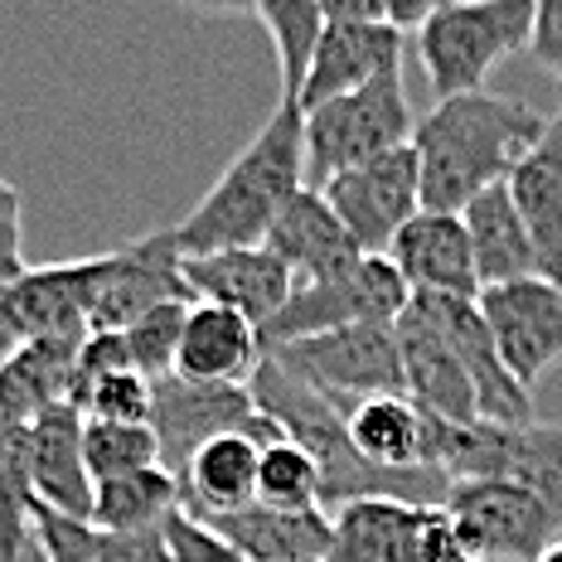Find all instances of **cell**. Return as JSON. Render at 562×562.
I'll return each mask as SVG.
<instances>
[{
	"instance_id": "1f68e13d",
	"label": "cell",
	"mask_w": 562,
	"mask_h": 562,
	"mask_svg": "<svg viewBox=\"0 0 562 562\" xmlns=\"http://www.w3.org/2000/svg\"><path fill=\"white\" fill-rule=\"evenodd\" d=\"M83 456H88L92 485H98V480L156 471L160 437L150 422H92V417H83Z\"/></svg>"
},
{
	"instance_id": "e575fe53",
	"label": "cell",
	"mask_w": 562,
	"mask_h": 562,
	"mask_svg": "<svg viewBox=\"0 0 562 562\" xmlns=\"http://www.w3.org/2000/svg\"><path fill=\"white\" fill-rule=\"evenodd\" d=\"M166 548H170V562H248L214 524L190 514L184 505L166 519Z\"/></svg>"
},
{
	"instance_id": "7bdbcfd3",
	"label": "cell",
	"mask_w": 562,
	"mask_h": 562,
	"mask_svg": "<svg viewBox=\"0 0 562 562\" xmlns=\"http://www.w3.org/2000/svg\"><path fill=\"white\" fill-rule=\"evenodd\" d=\"M15 349H20V335L10 330V325H5V315H0V369L10 364V355H15Z\"/></svg>"
},
{
	"instance_id": "f546056e",
	"label": "cell",
	"mask_w": 562,
	"mask_h": 562,
	"mask_svg": "<svg viewBox=\"0 0 562 562\" xmlns=\"http://www.w3.org/2000/svg\"><path fill=\"white\" fill-rule=\"evenodd\" d=\"M34 533L30 490V422L0 407V558L15 553Z\"/></svg>"
},
{
	"instance_id": "d590c367",
	"label": "cell",
	"mask_w": 562,
	"mask_h": 562,
	"mask_svg": "<svg viewBox=\"0 0 562 562\" xmlns=\"http://www.w3.org/2000/svg\"><path fill=\"white\" fill-rule=\"evenodd\" d=\"M34 529L44 538L49 562H102L98 529H92L88 519H68V514H58V509L34 505Z\"/></svg>"
},
{
	"instance_id": "b9f144b4",
	"label": "cell",
	"mask_w": 562,
	"mask_h": 562,
	"mask_svg": "<svg viewBox=\"0 0 562 562\" xmlns=\"http://www.w3.org/2000/svg\"><path fill=\"white\" fill-rule=\"evenodd\" d=\"M175 5L194 15H257V0H175Z\"/></svg>"
},
{
	"instance_id": "6da1fadb",
	"label": "cell",
	"mask_w": 562,
	"mask_h": 562,
	"mask_svg": "<svg viewBox=\"0 0 562 562\" xmlns=\"http://www.w3.org/2000/svg\"><path fill=\"white\" fill-rule=\"evenodd\" d=\"M543 126L548 116H538L519 98H499V92L441 98L413 132L422 166V209L465 214L475 194L509 180L514 166L543 136Z\"/></svg>"
},
{
	"instance_id": "7c38bea8",
	"label": "cell",
	"mask_w": 562,
	"mask_h": 562,
	"mask_svg": "<svg viewBox=\"0 0 562 562\" xmlns=\"http://www.w3.org/2000/svg\"><path fill=\"white\" fill-rule=\"evenodd\" d=\"M112 257H78V262H54V267H30L10 286H0V315L5 325L25 339L44 335H74L88 330L92 306H98L102 277H108Z\"/></svg>"
},
{
	"instance_id": "2e32d148",
	"label": "cell",
	"mask_w": 562,
	"mask_h": 562,
	"mask_svg": "<svg viewBox=\"0 0 562 562\" xmlns=\"http://www.w3.org/2000/svg\"><path fill=\"white\" fill-rule=\"evenodd\" d=\"M383 257L403 272L413 296H465V301L480 296L475 248L461 214L422 209L417 218H407V228L397 233Z\"/></svg>"
},
{
	"instance_id": "ab89813d",
	"label": "cell",
	"mask_w": 562,
	"mask_h": 562,
	"mask_svg": "<svg viewBox=\"0 0 562 562\" xmlns=\"http://www.w3.org/2000/svg\"><path fill=\"white\" fill-rule=\"evenodd\" d=\"M325 25H389L383 0H321Z\"/></svg>"
},
{
	"instance_id": "5b68a950",
	"label": "cell",
	"mask_w": 562,
	"mask_h": 562,
	"mask_svg": "<svg viewBox=\"0 0 562 562\" xmlns=\"http://www.w3.org/2000/svg\"><path fill=\"white\" fill-rule=\"evenodd\" d=\"M277 364H286L296 379L311 389L335 397L339 407H355L364 397H393L407 393L403 373V345H397V321H369V325H345L330 335H311L296 345L267 349Z\"/></svg>"
},
{
	"instance_id": "8fae6325",
	"label": "cell",
	"mask_w": 562,
	"mask_h": 562,
	"mask_svg": "<svg viewBox=\"0 0 562 562\" xmlns=\"http://www.w3.org/2000/svg\"><path fill=\"white\" fill-rule=\"evenodd\" d=\"M252 417V389H238V383H194L170 373L150 389V427L160 437V465L175 480L190 471L199 447H209L224 431H243Z\"/></svg>"
},
{
	"instance_id": "30bf717a",
	"label": "cell",
	"mask_w": 562,
	"mask_h": 562,
	"mask_svg": "<svg viewBox=\"0 0 562 562\" xmlns=\"http://www.w3.org/2000/svg\"><path fill=\"white\" fill-rule=\"evenodd\" d=\"M480 315L499 345V359L524 389H538L562 364V286L548 277H519L480 291Z\"/></svg>"
},
{
	"instance_id": "52a82bcc",
	"label": "cell",
	"mask_w": 562,
	"mask_h": 562,
	"mask_svg": "<svg viewBox=\"0 0 562 562\" xmlns=\"http://www.w3.org/2000/svg\"><path fill=\"white\" fill-rule=\"evenodd\" d=\"M325 562H471L456 538L447 505L413 499H355L330 509V558Z\"/></svg>"
},
{
	"instance_id": "44dd1931",
	"label": "cell",
	"mask_w": 562,
	"mask_h": 562,
	"mask_svg": "<svg viewBox=\"0 0 562 562\" xmlns=\"http://www.w3.org/2000/svg\"><path fill=\"white\" fill-rule=\"evenodd\" d=\"M262 359H267L262 330H257L248 315H238L228 306H209V301H194L190 306L180 355H175V373L180 379L238 383V389H248L252 373L262 369Z\"/></svg>"
},
{
	"instance_id": "8d00e7d4",
	"label": "cell",
	"mask_w": 562,
	"mask_h": 562,
	"mask_svg": "<svg viewBox=\"0 0 562 562\" xmlns=\"http://www.w3.org/2000/svg\"><path fill=\"white\" fill-rule=\"evenodd\" d=\"M25 272V199L10 180H0V286Z\"/></svg>"
},
{
	"instance_id": "d6a6232c",
	"label": "cell",
	"mask_w": 562,
	"mask_h": 562,
	"mask_svg": "<svg viewBox=\"0 0 562 562\" xmlns=\"http://www.w3.org/2000/svg\"><path fill=\"white\" fill-rule=\"evenodd\" d=\"M190 306L194 301H170V306L146 311L140 321H132L122 330L132 369L140 379L156 383V379H170L175 373V355H180V335H184V321H190Z\"/></svg>"
},
{
	"instance_id": "3957f363",
	"label": "cell",
	"mask_w": 562,
	"mask_h": 562,
	"mask_svg": "<svg viewBox=\"0 0 562 562\" xmlns=\"http://www.w3.org/2000/svg\"><path fill=\"white\" fill-rule=\"evenodd\" d=\"M529 34L533 0H465L417 30V64L437 102L461 98V92H485V78L509 54L529 49Z\"/></svg>"
},
{
	"instance_id": "e0dca14e",
	"label": "cell",
	"mask_w": 562,
	"mask_h": 562,
	"mask_svg": "<svg viewBox=\"0 0 562 562\" xmlns=\"http://www.w3.org/2000/svg\"><path fill=\"white\" fill-rule=\"evenodd\" d=\"M417 301L437 315V325L447 330L456 355H461V364H465V373H471V383H475V397H480V417L485 422H509V427L533 422V397L509 373L505 359H499L495 335H490L485 315H480V296L475 301H465V296H417Z\"/></svg>"
},
{
	"instance_id": "5bb4252c",
	"label": "cell",
	"mask_w": 562,
	"mask_h": 562,
	"mask_svg": "<svg viewBox=\"0 0 562 562\" xmlns=\"http://www.w3.org/2000/svg\"><path fill=\"white\" fill-rule=\"evenodd\" d=\"M397 345H403V373H407V397L422 413L441 417V422H485L480 417V397L475 383L465 373L461 355L447 339V330L437 325L422 301L413 296L407 311L397 315Z\"/></svg>"
},
{
	"instance_id": "ac0fdd59",
	"label": "cell",
	"mask_w": 562,
	"mask_h": 562,
	"mask_svg": "<svg viewBox=\"0 0 562 562\" xmlns=\"http://www.w3.org/2000/svg\"><path fill=\"white\" fill-rule=\"evenodd\" d=\"M403 49L407 34L393 25H325L301 88V112L379 83L383 74H403Z\"/></svg>"
},
{
	"instance_id": "4dcf8cb0",
	"label": "cell",
	"mask_w": 562,
	"mask_h": 562,
	"mask_svg": "<svg viewBox=\"0 0 562 562\" xmlns=\"http://www.w3.org/2000/svg\"><path fill=\"white\" fill-rule=\"evenodd\" d=\"M257 505L267 509H291V514H306V509H325V480L321 465L306 447H296L291 437L262 447V471H257Z\"/></svg>"
},
{
	"instance_id": "74e56055",
	"label": "cell",
	"mask_w": 562,
	"mask_h": 562,
	"mask_svg": "<svg viewBox=\"0 0 562 562\" xmlns=\"http://www.w3.org/2000/svg\"><path fill=\"white\" fill-rule=\"evenodd\" d=\"M529 54L538 68L562 78V0H533V34Z\"/></svg>"
},
{
	"instance_id": "9c48e42d",
	"label": "cell",
	"mask_w": 562,
	"mask_h": 562,
	"mask_svg": "<svg viewBox=\"0 0 562 562\" xmlns=\"http://www.w3.org/2000/svg\"><path fill=\"white\" fill-rule=\"evenodd\" d=\"M330 199L339 224L359 243V252L379 257L393 248V238L407 228V218L422 214V166L413 146L383 150V156L364 160L355 170H339L321 184Z\"/></svg>"
},
{
	"instance_id": "4316f807",
	"label": "cell",
	"mask_w": 562,
	"mask_h": 562,
	"mask_svg": "<svg viewBox=\"0 0 562 562\" xmlns=\"http://www.w3.org/2000/svg\"><path fill=\"white\" fill-rule=\"evenodd\" d=\"M349 441L364 461L383 465V471H427L431 417L407 393L364 397L349 407Z\"/></svg>"
},
{
	"instance_id": "ee69618b",
	"label": "cell",
	"mask_w": 562,
	"mask_h": 562,
	"mask_svg": "<svg viewBox=\"0 0 562 562\" xmlns=\"http://www.w3.org/2000/svg\"><path fill=\"white\" fill-rule=\"evenodd\" d=\"M533 562H562V538H558V543H548V548H543V553H538Z\"/></svg>"
},
{
	"instance_id": "d4e9b609",
	"label": "cell",
	"mask_w": 562,
	"mask_h": 562,
	"mask_svg": "<svg viewBox=\"0 0 562 562\" xmlns=\"http://www.w3.org/2000/svg\"><path fill=\"white\" fill-rule=\"evenodd\" d=\"M88 330L74 335H44L25 339L0 369V407L34 422L58 403H74V379H78V355H83Z\"/></svg>"
},
{
	"instance_id": "ffe728a7",
	"label": "cell",
	"mask_w": 562,
	"mask_h": 562,
	"mask_svg": "<svg viewBox=\"0 0 562 562\" xmlns=\"http://www.w3.org/2000/svg\"><path fill=\"white\" fill-rule=\"evenodd\" d=\"M267 248H272L281 262L291 267L296 286H311V281L339 277L359 262V243L349 238V228L339 224V214L330 209L315 184H306L286 209L277 214V224L267 228Z\"/></svg>"
},
{
	"instance_id": "7402d4cb",
	"label": "cell",
	"mask_w": 562,
	"mask_h": 562,
	"mask_svg": "<svg viewBox=\"0 0 562 562\" xmlns=\"http://www.w3.org/2000/svg\"><path fill=\"white\" fill-rule=\"evenodd\" d=\"M509 194L524 214L533 248H538V267L548 281L562 286V108L558 116H548L543 136L533 140V150L514 166L509 175Z\"/></svg>"
},
{
	"instance_id": "f35d334b",
	"label": "cell",
	"mask_w": 562,
	"mask_h": 562,
	"mask_svg": "<svg viewBox=\"0 0 562 562\" xmlns=\"http://www.w3.org/2000/svg\"><path fill=\"white\" fill-rule=\"evenodd\" d=\"M102 562H170L166 524L150 533H98Z\"/></svg>"
},
{
	"instance_id": "484cf974",
	"label": "cell",
	"mask_w": 562,
	"mask_h": 562,
	"mask_svg": "<svg viewBox=\"0 0 562 562\" xmlns=\"http://www.w3.org/2000/svg\"><path fill=\"white\" fill-rule=\"evenodd\" d=\"M248 562H325L330 558V514L325 509H267L248 505L238 514L209 519Z\"/></svg>"
},
{
	"instance_id": "d6986e66",
	"label": "cell",
	"mask_w": 562,
	"mask_h": 562,
	"mask_svg": "<svg viewBox=\"0 0 562 562\" xmlns=\"http://www.w3.org/2000/svg\"><path fill=\"white\" fill-rule=\"evenodd\" d=\"M30 490L34 505L92 524V471L83 456V413L58 403L30 422Z\"/></svg>"
},
{
	"instance_id": "277c9868",
	"label": "cell",
	"mask_w": 562,
	"mask_h": 562,
	"mask_svg": "<svg viewBox=\"0 0 562 562\" xmlns=\"http://www.w3.org/2000/svg\"><path fill=\"white\" fill-rule=\"evenodd\" d=\"M413 108H407L403 74H383L379 83L345 92L306 112V170L321 190L330 175L355 170L383 150L413 146Z\"/></svg>"
},
{
	"instance_id": "f1b7e54d",
	"label": "cell",
	"mask_w": 562,
	"mask_h": 562,
	"mask_svg": "<svg viewBox=\"0 0 562 562\" xmlns=\"http://www.w3.org/2000/svg\"><path fill=\"white\" fill-rule=\"evenodd\" d=\"M257 20H262V30L272 34L277 68H281V98L301 102L315 44H321V34H325L321 0H257Z\"/></svg>"
},
{
	"instance_id": "60d3db41",
	"label": "cell",
	"mask_w": 562,
	"mask_h": 562,
	"mask_svg": "<svg viewBox=\"0 0 562 562\" xmlns=\"http://www.w3.org/2000/svg\"><path fill=\"white\" fill-rule=\"evenodd\" d=\"M451 5H465V0H383V10H389V25L393 30H422L431 15H441V10Z\"/></svg>"
},
{
	"instance_id": "836d02e7",
	"label": "cell",
	"mask_w": 562,
	"mask_h": 562,
	"mask_svg": "<svg viewBox=\"0 0 562 562\" xmlns=\"http://www.w3.org/2000/svg\"><path fill=\"white\" fill-rule=\"evenodd\" d=\"M150 389L156 383L140 379L136 369H116L78 397V413L92 422H150Z\"/></svg>"
},
{
	"instance_id": "8992f818",
	"label": "cell",
	"mask_w": 562,
	"mask_h": 562,
	"mask_svg": "<svg viewBox=\"0 0 562 562\" xmlns=\"http://www.w3.org/2000/svg\"><path fill=\"white\" fill-rule=\"evenodd\" d=\"M407 301H413V291H407L403 272L383 252L379 257L364 252L349 272L291 291L286 306L262 325V345L277 349V345H296V339H311V335L345 330V325L397 321L407 311Z\"/></svg>"
},
{
	"instance_id": "cb8c5ba5",
	"label": "cell",
	"mask_w": 562,
	"mask_h": 562,
	"mask_svg": "<svg viewBox=\"0 0 562 562\" xmlns=\"http://www.w3.org/2000/svg\"><path fill=\"white\" fill-rule=\"evenodd\" d=\"M257 471H262V447L248 431H224L209 447H199L190 471L180 475L184 509L199 519H218V514L257 505Z\"/></svg>"
},
{
	"instance_id": "7a4b0ae2",
	"label": "cell",
	"mask_w": 562,
	"mask_h": 562,
	"mask_svg": "<svg viewBox=\"0 0 562 562\" xmlns=\"http://www.w3.org/2000/svg\"><path fill=\"white\" fill-rule=\"evenodd\" d=\"M306 112L301 102H277L267 126L233 156L190 214L170 228L180 257H204L218 248H252L267 243L277 214L306 190Z\"/></svg>"
},
{
	"instance_id": "9a60e30c",
	"label": "cell",
	"mask_w": 562,
	"mask_h": 562,
	"mask_svg": "<svg viewBox=\"0 0 562 562\" xmlns=\"http://www.w3.org/2000/svg\"><path fill=\"white\" fill-rule=\"evenodd\" d=\"M184 281H190L194 301H209V306H228V311L248 315L257 330H262V325L291 301V291H296L291 267L281 262L267 243L184 257Z\"/></svg>"
},
{
	"instance_id": "83f0119b",
	"label": "cell",
	"mask_w": 562,
	"mask_h": 562,
	"mask_svg": "<svg viewBox=\"0 0 562 562\" xmlns=\"http://www.w3.org/2000/svg\"><path fill=\"white\" fill-rule=\"evenodd\" d=\"M184 505L180 480L166 465L156 471H136V475H116L98 480L92 495V529L98 533H150Z\"/></svg>"
},
{
	"instance_id": "ba28073f",
	"label": "cell",
	"mask_w": 562,
	"mask_h": 562,
	"mask_svg": "<svg viewBox=\"0 0 562 562\" xmlns=\"http://www.w3.org/2000/svg\"><path fill=\"white\" fill-rule=\"evenodd\" d=\"M447 514L471 562H533L562 538L558 514L514 480H456Z\"/></svg>"
},
{
	"instance_id": "4fadbf2b",
	"label": "cell",
	"mask_w": 562,
	"mask_h": 562,
	"mask_svg": "<svg viewBox=\"0 0 562 562\" xmlns=\"http://www.w3.org/2000/svg\"><path fill=\"white\" fill-rule=\"evenodd\" d=\"M108 257L112 262H108V277H102L88 330H126V325L156 306L194 301L190 281H184V257L175 248L170 228L146 233V238L126 243V248H116Z\"/></svg>"
},
{
	"instance_id": "603a6c76",
	"label": "cell",
	"mask_w": 562,
	"mask_h": 562,
	"mask_svg": "<svg viewBox=\"0 0 562 562\" xmlns=\"http://www.w3.org/2000/svg\"><path fill=\"white\" fill-rule=\"evenodd\" d=\"M461 218H465V233H471V248H475L480 291L505 286V281H519V277H543L538 248H533L529 228H524L519 204H514V194H509V180L475 194Z\"/></svg>"
}]
</instances>
